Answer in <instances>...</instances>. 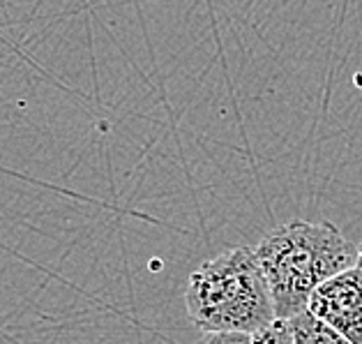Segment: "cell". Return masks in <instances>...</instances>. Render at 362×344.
Instances as JSON below:
<instances>
[{
  "label": "cell",
  "instance_id": "obj_1",
  "mask_svg": "<svg viewBox=\"0 0 362 344\" xmlns=\"http://www.w3.org/2000/svg\"><path fill=\"white\" fill-rule=\"evenodd\" d=\"M277 319L305 312L314 289L358 263L353 245L332 222L293 219L272 229L254 248Z\"/></svg>",
  "mask_w": 362,
  "mask_h": 344
},
{
  "label": "cell",
  "instance_id": "obj_2",
  "mask_svg": "<svg viewBox=\"0 0 362 344\" xmlns=\"http://www.w3.org/2000/svg\"><path fill=\"white\" fill-rule=\"evenodd\" d=\"M185 305L203 333H259L277 321L275 305L252 248H231L189 275Z\"/></svg>",
  "mask_w": 362,
  "mask_h": 344
},
{
  "label": "cell",
  "instance_id": "obj_3",
  "mask_svg": "<svg viewBox=\"0 0 362 344\" xmlns=\"http://www.w3.org/2000/svg\"><path fill=\"white\" fill-rule=\"evenodd\" d=\"M307 310L351 344H362V268L351 266L314 289Z\"/></svg>",
  "mask_w": 362,
  "mask_h": 344
},
{
  "label": "cell",
  "instance_id": "obj_4",
  "mask_svg": "<svg viewBox=\"0 0 362 344\" xmlns=\"http://www.w3.org/2000/svg\"><path fill=\"white\" fill-rule=\"evenodd\" d=\"M288 323L296 344H351L341 333H337L332 326L321 321L309 310L296 314L293 319H288Z\"/></svg>",
  "mask_w": 362,
  "mask_h": 344
},
{
  "label": "cell",
  "instance_id": "obj_5",
  "mask_svg": "<svg viewBox=\"0 0 362 344\" xmlns=\"http://www.w3.org/2000/svg\"><path fill=\"white\" fill-rule=\"evenodd\" d=\"M252 338H254V344H296L293 331H291V323L286 319H277L275 323H270L268 328L254 333Z\"/></svg>",
  "mask_w": 362,
  "mask_h": 344
},
{
  "label": "cell",
  "instance_id": "obj_6",
  "mask_svg": "<svg viewBox=\"0 0 362 344\" xmlns=\"http://www.w3.org/2000/svg\"><path fill=\"white\" fill-rule=\"evenodd\" d=\"M194 344H254L250 333H203Z\"/></svg>",
  "mask_w": 362,
  "mask_h": 344
},
{
  "label": "cell",
  "instance_id": "obj_7",
  "mask_svg": "<svg viewBox=\"0 0 362 344\" xmlns=\"http://www.w3.org/2000/svg\"><path fill=\"white\" fill-rule=\"evenodd\" d=\"M356 266H360V268H362V243L358 245V263H356Z\"/></svg>",
  "mask_w": 362,
  "mask_h": 344
}]
</instances>
